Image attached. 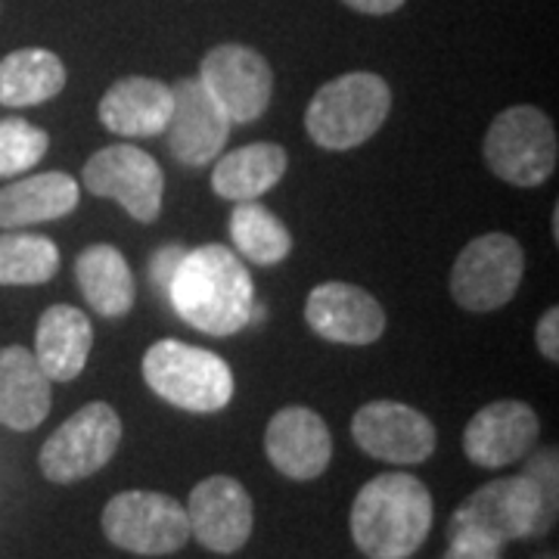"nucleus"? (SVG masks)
I'll return each instance as SVG.
<instances>
[{
    "instance_id": "f257e3e1",
    "label": "nucleus",
    "mask_w": 559,
    "mask_h": 559,
    "mask_svg": "<svg viewBox=\"0 0 559 559\" xmlns=\"http://www.w3.org/2000/svg\"><path fill=\"white\" fill-rule=\"evenodd\" d=\"M180 320L209 336H234L252 320L255 286L240 255L209 242L183 252L168 283Z\"/></svg>"
},
{
    "instance_id": "f03ea898",
    "label": "nucleus",
    "mask_w": 559,
    "mask_h": 559,
    "mask_svg": "<svg viewBox=\"0 0 559 559\" xmlns=\"http://www.w3.org/2000/svg\"><path fill=\"white\" fill-rule=\"evenodd\" d=\"M432 495L411 473L370 479L352 507V538L367 559H411L429 538Z\"/></svg>"
},
{
    "instance_id": "7ed1b4c3",
    "label": "nucleus",
    "mask_w": 559,
    "mask_h": 559,
    "mask_svg": "<svg viewBox=\"0 0 559 559\" xmlns=\"http://www.w3.org/2000/svg\"><path fill=\"white\" fill-rule=\"evenodd\" d=\"M392 112V91L373 72L326 81L305 109V131L323 150H355L373 138Z\"/></svg>"
},
{
    "instance_id": "20e7f679",
    "label": "nucleus",
    "mask_w": 559,
    "mask_h": 559,
    "mask_svg": "<svg viewBox=\"0 0 559 559\" xmlns=\"http://www.w3.org/2000/svg\"><path fill=\"white\" fill-rule=\"evenodd\" d=\"M143 380L162 401L190 414H218L234 399L230 364L180 340H159L146 348Z\"/></svg>"
},
{
    "instance_id": "39448f33",
    "label": "nucleus",
    "mask_w": 559,
    "mask_h": 559,
    "mask_svg": "<svg viewBox=\"0 0 559 559\" xmlns=\"http://www.w3.org/2000/svg\"><path fill=\"white\" fill-rule=\"evenodd\" d=\"M485 165L510 187H540L557 171V128L538 106H510L485 134Z\"/></svg>"
},
{
    "instance_id": "423d86ee",
    "label": "nucleus",
    "mask_w": 559,
    "mask_h": 559,
    "mask_svg": "<svg viewBox=\"0 0 559 559\" xmlns=\"http://www.w3.org/2000/svg\"><path fill=\"white\" fill-rule=\"evenodd\" d=\"M121 444V417L112 404L91 401L40 448V473L53 485H75L100 473Z\"/></svg>"
},
{
    "instance_id": "0eeeda50",
    "label": "nucleus",
    "mask_w": 559,
    "mask_h": 559,
    "mask_svg": "<svg viewBox=\"0 0 559 559\" xmlns=\"http://www.w3.org/2000/svg\"><path fill=\"white\" fill-rule=\"evenodd\" d=\"M525 274V252L510 234H481L463 246L451 267V296L463 311L488 314L510 305Z\"/></svg>"
},
{
    "instance_id": "6e6552de",
    "label": "nucleus",
    "mask_w": 559,
    "mask_h": 559,
    "mask_svg": "<svg viewBox=\"0 0 559 559\" xmlns=\"http://www.w3.org/2000/svg\"><path fill=\"white\" fill-rule=\"evenodd\" d=\"M103 532L124 554L168 557L190 540L187 507L159 491H121L103 510Z\"/></svg>"
},
{
    "instance_id": "1a4fd4ad",
    "label": "nucleus",
    "mask_w": 559,
    "mask_h": 559,
    "mask_svg": "<svg viewBox=\"0 0 559 559\" xmlns=\"http://www.w3.org/2000/svg\"><path fill=\"white\" fill-rule=\"evenodd\" d=\"M554 520L557 516L547 513L538 485L522 473L488 481L479 491H473L451 516V528L473 525L503 544L544 535L547 528H554Z\"/></svg>"
},
{
    "instance_id": "9d476101",
    "label": "nucleus",
    "mask_w": 559,
    "mask_h": 559,
    "mask_svg": "<svg viewBox=\"0 0 559 559\" xmlns=\"http://www.w3.org/2000/svg\"><path fill=\"white\" fill-rule=\"evenodd\" d=\"M81 180L94 197L124 205V212L140 224H153L162 215L165 175L159 162L138 146H103L100 153L87 159Z\"/></svg>"
},
{
    "instance_id": "9b49d317",
    "label": "nucleus",
    "mask_w": 559,
    "mask_h": 559,
    "mask_svg": "<svg viewBox=\"0 0 559 559\" xmlns=\"http://www.w3.org/2000/svg\"><path fill=\"white\" fill-rule=\"evenodd\" d=\"M202 87L215 97L230 124H249L264 116L274 94V72L259 50L246 44H218L200 66Z\"/></svg>"
},
{
    "instance_id": "f8f14e48",
    "label": "nucleus",
    "mask_w": 559,
    "mask_h": 559,
    "mask_svg": "<svg viewBox=\"0 0 559 559\" xmlns=\"http://www.w3.org/2000/svg\"><path fill=\"white\" fill-rule=\"evenodd\" d=\"M352 439L367 457L417 466L436 454L439 432L432 419L399 401H370L352 419Z\"/></svg>"
},
{
    "instance_id": "ddd939ff",
    "label": "nucleus",
    "mask_w": 559,
    "mask_h": 559,
    "mask_svg": "<svg viewBox=\"0 0 559 559\" xmlns=\"http://www.w3.org/2000/svg\"><path fill=\"white\" fill-rule=\"evenodd\" d=\"M190 538L212 554H237L252 535V498L234 476L202 479L187 500Z\"/></svg>"
},
{
    "instance_id": "4468645a",
    "label": "nucleus",
    "mask_w": 559,
    "mask_h": 559,
    "mask_svg": "<svg viewBox=\"0 0 559 559\" xmlns=\"http://www.w3.org/2000/svg\"><path fill=\"white\" fill-rule=\"evenodd\" d=\"M171 97L175 106L165 131L175 159L187 168H202L218 159L230 138V119L215 97L202 87L200 79H180L171 87Z\"/></svg>"
},
{
    "instance_id": "2eb2a0df",
    "label": "nucleus",
    "mask_w": 559,
    "mask_h": 559,
    "mask_svg": "<svg viewBox=\"0 0 559 559\" xmlns=\"http://www.w3.org/2000/svg\"><path fill=\"white\" fill-rule=\"evenodd\" d=\"M540 419L522 401L485 404L463 429V454L481 469H500L525 460L538 444Z\"/></svg>"
},
{
    "instance_id": "dca6fc26",
    "label": "nucleus",
    "mask_w": 559,
    "mask_h": 559,
    "mask_svg": "<svg viewBox=\"0 0 559 559\" xmlns=\"http://www.w3.org/2000/svg\"><path fill=\"white\" fill-rule=\"evenodd\" d=\"M264 454L286 479H320L333 460V436L318 411L289 404L267 423Z\"/></svg>"
},
{
    "instance_id": "f3484780",
    "label": "nucleus",
    "mask_w": 559,
    "mask_h": 559,
    "mask_svg": "<svg viewBox=\"0 0 559 559\" xmlns=\"http://www.w3.org/2000/svg\"><path fill=\"white\" fill-rule=\"evenodd\" d=\"M305 320L320 340L340 345H373L385 333V311L364 286L330 280L311 289Z\"/></svg>"
},
{
    "instance_id": "a211bd4d",
    "label": "nucleus",
    "mask_w": 559,
    "mask_h": 559,
    "mask_svg": "<svg viewBox=\"0 0 559 559\" xmlns=\"http://www.w3.org/2000/svg\"><path fill=\"white\" fill-rule=\"evenodd\" d=\"M53 407V382L40 370L35 352L22 345L0 348V426L32 432Z\"/></svg>"
},
{
    "instance_id": "6ab92c4d",
    "label": "nucleus",
    "mask_w": 559,
    "mask_h": 559,
    "mask_svg": "<svg viewBox=\"0 0 559 559\" xmlns=\"http://www.w3.org/2000/svg\"><path fill=\"white\" fill-rule=\"evenodd\" d=\"M171 87L159 79H119L103 94L100 116L103 128L119 138H159L171 119Z\"/></svg>"
},
{
    "instance_id": "aec40b11",
    "label": "nucleus",
    "mask_w": 559,
    "mask_h": 559,
    "mask_svg": "<svg viewBox=\"0 0 559 559\" xmlns=\"http://www.w3.org/2000/svg\"><path fill=\"white\" fill-rule=\"evenodd\" d=\"M94 345V326L75 305H50L38 320L35 358L50 382L79 380Z\"/></svg>"
},
{
    "instance_id": "412c9836",
    "label": "nucleus",
    "mask_w": 559,
    "mask_h": 559,
    "mask_svg": "<svg viewBox=\"0 0 559 559\" xmlns=\"http://www.w3.org/2000/svg\"><path fill=\"white\" fill-rule=\"evenodd\" d=\"M79 180L66 171L32 175L0 187V230L66 218L79 209Z\"/></svg>"
},
{
    "instance_id": "4be33fe9",
    "label": "nucleus",
    "mask_w": 559,
    "mask_h": 559,
    "mask_svg": "<svg viewBox=\"0 0 559 559\" xmlns=\"http://www.w3.org/2000/svg\"><path fill=\"white\" fill-rule=\"evenodd\" d=\"M289 165V153L280 143H249L215 162L212 190L221 200L246 202L259 200L267 190H274Z\"/></svg>"
},
{
    "instance_id": "5701e85b",
    "label": "nucleus",
    "mask_w": 559,
    "mask_h": 559,
    "mask_svg": "<svg viewBox=\"0 0 559 559\" xmlns=\"http://www.w3.org/2000/svg\"><path fill=\"white\" fill-rule=\"evenodd\" d=\"M75 280L81 296L103 318H124L134 308V296H138L134 274L124 255L109 242L87 246L81 252L75 261Z\"/></svg>"
},
{
    "instance_id": "b1692460",
    "label": "nucleus",
    "mask_w": 559,
    "mask_h": 559,
    "mask_svg": "<svg viewBox=\"0 0 559 559\" xmlns=\"http://www.w3.org/2000/svg\"><path fill=\"white\" fill-rule=\"evenodd\" d=\"M66 87V66L57 53L22 47L0 60V106L22 109L53 100Z\"/></svg>"
},
{
    "instance_id": "393cba45",
    "label": "nucleus",
    "mask_w": 559,
    "mask_h": 559,
    "mask_svg": "<svg viewBox=\"0 0 559 559\" xmlns=\"http://www.w3.org/2000/svg\"><path fill=\"white\" fill-rule=\"evenodd\" d=\"M230 237L242 259L252 264H280L293 252V234L283 221L261 202L246 200L230 212Z\"/></svg>"
},
{
    "instance_id": "a878e982",
    "label": "nucleus",
    "mask_w": 559,
    "mask_h": 559,
    "mask_svg": "<svg viewBox=\"0 0 559 559\" xmlns=\"http://www.w3.org/2000/svg\"><path fill=\"white\" fill-rule=\"evenodd\" d=\"M60 249L40 234H0V286H40L57 277Z\"/></svg>"
},
{
    "instance_id": "bb28decb",
    "label": "nucleus",
    "mask_w": 559,
    "mask_h": 559,
    "mask_svg": "<svg viewBox=\"0 0 559 559\" xmlns=\"http://www.w3.org/2000/svg\"><path fill=\"white\" fill-rule=\"evenodd\" d=\"M50 146L47 131H40L32 121L0 119V178H16L35 168Z\"/></svg>"
},
{
    "instance_id": "cd10ccee",
    "label": "nucleus",
    "mask_w": 559,
    "mask_h": 559,
    "mask_svg": "<svg viewBox=\"0 0 559 559\" xmlns=\"http://www.w3.org/2000/svg\"><path fill=\"white\" fill-rule=\"evenodd\" d=\"M498 538H491L488 532L463 525V528H451V544L441 559H500Z\"/></svg>"
},
{
    "instance_id": "c85d7f7f",
    "label": "nucleus",
    "mask_w": 559,
    "mask_h": 559,
    "mask_svg": "<svg viewBox=\"0 0 559 559\" xmlns=\"http://www.w3.org/2000/svg\"><path fill=\"white\" fill-rule=\"evenodd\" d=\"M525 476L538 485L544 507L550 516H557V451H538L525 460Z\"/></svg>"
},
{
    "instance_id": "c756f323",
    "label": "nucleus",
    "mask_w": 559,
    "mask_h": 559,
    "mask_svg": "<svg viewBox=\"0 0 559 559\" xmlns=\"http://www.w3.org/2000/svg\"><path fill=\"white\" fill-rule=\"evenodd\" d=\"M535 342H538V352L550 364L559 360V308H547L538 320V330H535Z\"/></svg>"
},
{
    "instance_id": "7c9ffc66",
    "label": "nucleus",
    "mask_w": 559,
    "mask_h": 559,
    "mask_svg": "<svg viewBox=\"0 0 559 559\" xmlns=\"http://www.w3.org/2000/svg\"><path fill=\"white\" fill-rule=\"evenodd\" d=\"M183 252L187 249H180V246H162L159 252H156V259H153V264H150V277H153V283L159 286L162 293H168L171 274H175V267H178Z\"/></svg>"
},
{
    "instance_id": "2f4dec72",
    "label": "nucleus",
    "mask_w": 559,
    "mask_h": 559,
    "mask_svg": "<svg viewBox=\"0 0 559 559\" xmlns=\"http://www.w3.org/2000/svg\"><path fill=\"white\" fill-rule=\"evenodd\" d=\"M345 7L367 13V16H389V13H399L404 7V0H342Z\"/></svg>"
}]
</instances>
